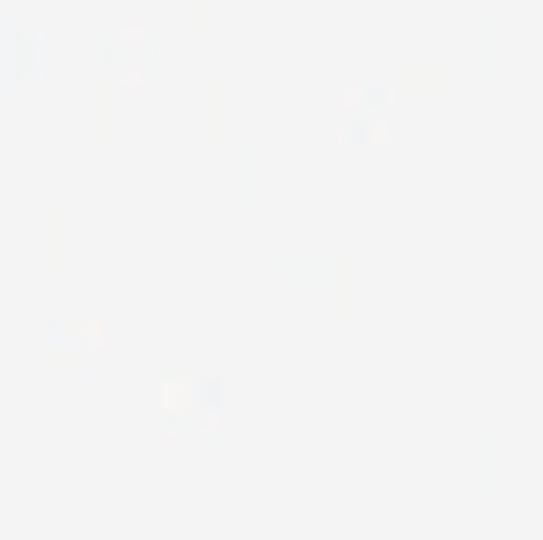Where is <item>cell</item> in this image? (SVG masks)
Returning a JSON list of instances; mask_svg holds the SVG:
<instances>
[{"instance_id": "cell-1", "label": "cell", "mask_w": 543, "mask_h": 540, "mask_svg": "<svg viewBox=\"0 0 543 540\" xmlns=\"http://www.w3.org/2000/svg\"><path fill=\"white\" fill-rule=\"evenodd\" d=\"M455 492H514V444L510 441H459L455 444Z\"/></svg>"}, {"instance_id": "cell-2", "label": "cell", "mask_w": 543, "mask_h": 540, "mask_svg": "<svg viewBox=\"0 0 543 540\" xmlns=\"http://www.w3.org/2000/svg\"><path fill=\"white\" fill-rule=\"evenodd\" d=\"M459 34L455 30H399L396 34V56L399 60H422L425 56V71L433 60L455 63L459 60Z\"/></svg>"}, {"instance_id": "cell-3", "label": "cell", "mask_w": 543, "mask_h": 540, "mask_svg": "<svg viewBox=\"0 0 543 540\" xmlns=\"http://www.w3.org/2000/svg\"><path fill=\"white\" fill-rule=\"evenodd\" d=\"M196 400H200V396H196L193 381L174 378V381H163V385H159V407H163V415H167V418L189 415Z\"/></svg>"}]
</instances>
